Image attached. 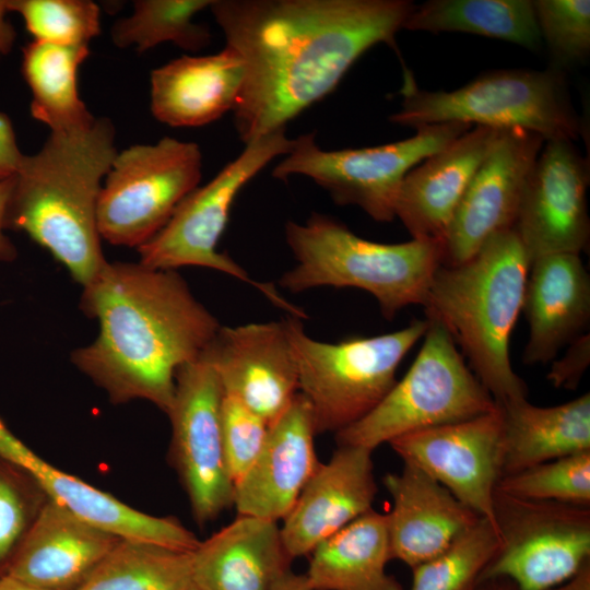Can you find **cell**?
Masks as SVG:
<instances>
[{"instance_id":"1","label":"cell","mask_w":590,"mask_h":590,"mask_svg":"<svg viewBox=\"0 0 590 590\" xmlns=\"http://www.w3.org/2000/svg\"><path fill=\"white\" fill-rule=\"evenodd\" d=\"M409 0H212L226 46L244 60L233 109L247 144L331 93L377 44L396 46L414 8Z\"/></svg>"},{"instance_id":"2","label":"cell","mask_w":590,"mask_h":590,"mask_svg":"<svg viewBox=\"0 0 590 590\" xmlns=\"http://www.w3.org/2000/svg\"><path fill=\"white\" fill-rule=\"evenodd\" d=\"M80 309L98 323L72 364L113 403L143 400L167 414L178 369L200 357L219 329L175 270L107 262L82 286Z\"/></svg>"},{"instance_id":"3","label":"cell","mask_w":590,"mask_h":590,"mask_svg":"<svg viewBox=\"0 0 590 590\" xmlns=\"http://www.w3.org/2000/svg\"><path fill=\"white\" fill-rule=\"evenodd\" d=\"M116 154L114 125L96 118L86 129L50 132L38 152L23 155L13 178L5 229L25 233L81 286L108 262L96 211Z\"/></svg>"},{"instance_id":"4","label":"cell","mask_w":590,"mask_h":590,"mask_svg":"<svg viewBox=\"0 0 590 590\" xmlns=\"http://www.w3.org/2000/svg\"><path fill=\"white\" fill-rule=\"evenodd\" d=\"M530 266L516 229L498 232L467 261L441 264L423 304L426 319L449 332L496 404L528 396L511 366L509 341Z\"/></svg>"},{"instance_id":"5","label":"cell","mask_w":590,"mask_h":590,"mask_svg":"<svg viewBox=\"0 0 590 590\" xmlns=\"http://www.w3.org/2000/svg\"><path fill=\"white\" fill-rule=\"evenodd\" d=\"M285 239L296 263L280 278L281 287L292 293L323 286L359 288L376 298L388 320L410 305L423 306L442 263V248L437 244L367 240L320 213H312L303 224L288 221Z\"/></svg>"},{"instance_id":"6","label":"cell","mask_w":590,"mask_h":590,"mask_svg":"<svg viewBox=\"0 0 590 590\" xmlns=\"http://www.w3.org/2000/svg\"><path fill=\"white\" fill-rule=\"evenodd\" d=\"M400 109L393 123L417 129L464 122L494 129H523L548 140H577L583 123L570 97L564 71L499 69L452 91H425L404 71Z\"/></svg>"},{"instance_id":"7","label":"cell","mask_w":590,"mask_h":590,"mask_svg":"<svg viewBox=\"0 0 590 590\" xmlns=\"http://www.w3.org/2000/svg\"><path fill=\"white\" fill-rule=\"evenodd\" d=\"M286 323L298 392L310 406L317 435L335 434L367 415L393 387L400 363L428 327L416 319L394 332L328 343L309 337L300 318L288 316Z\"/></svg>"},{"instance_id":"8","label":"cell","mask_w":590,"mask_h":590,"mask_svg":"<svg viewBox=\"0 0 590 590\" xmlns=\"http://www.w3.org/2000/svg\"><path fill=\"white\" fill-rule=\"evenodd\" d=\"M428 321L411 367L363 418L335 433L338 446L374 451L416 430L457 423L493 412L497 405L456 346L449 332Z\"/></svg>"},{"instance_id":"9","label":"cell","mask_w":590,"mask_h":590,"mask_svg":"<svg viewBox=\"0 0 590 590\" xmlns=\"http://www.w3.org/2000/svg\"><path fill=\"white\" fill-rule=\"evenodd\" d=\"M294 139L279 129L247 144L243 152L202 187L192 190L176 208L166 225L138 248L139 263L154 270L201 267L228 274L260 291L290 316L305 318L300 308L288 303L278 290L253 280L229 256L217 250L231 208L244 186L280 155H286Z\"/></svg>"},{"instance_id":"10","label":"cell","mask_w":590,"mask_h":590,"mask_svg":"<svg viewBox=\"0 0 590 590\" xmlns=\"http://www.w3.org/2000/svg\"><path fill=\"white\" fill-rule=\"evenodd\" d=\"M473 126L445 122L420 127L411 138L376 146L326 151L314 133L302 134L272 176L303 175L323 188L339 205L361 208L381 223L396 219V205L408 173Z\"/></svg>"},{"instance_id":"11","label":"cell","mask_w":590,"mask_h":590,"mask_svg":"<svg viewBox=\"0 0 590 590\" xmlns=\"http://www.w3.org/2000/svg\"><path fill=\"white\" fill-rule=\"evenodd\" d=\"M201 175L202 154L194 142L165 137L117 152L97 201L102 240L140 248L166 225Z\"/></svg>"},{"instance_id":"12","label":"cell","mask_w":590,"mask_h":590,"mask_svg":"<svg viewBox=\"0 0 590 590\" xmlns=\"http://www.w3.org/2000/svg\"><path fill=\"white\" fill-rule=\"evenodd\" d=\"M494 519L500 546L477 585L506 578L518 590H548L590 560V507L521 499L496 489Z\"/></svg>"},{"instance_id":"13","label":"cell","mask_w":590,"mask_h":590,"mask_svg":"<svg viewBox=\"0 0 590 590\" xmlns=\"http://www.w3.org/2000/svg\"><path fill=\"white\" fill-rule=\"evenodd\" d=\"M167 416L172 425L170 459L199 524L233 506L234 485L222 444L223 391L205 353L181 366Z\"/></svg>"},{"instance_id":"14","label":"cell","mask_w":590,"mask_h":590,"mask_svg":"<svg viewBox=\"0 0 590 590\" xmlns=\"http://www.w3.org/2000/svg\"><path fill=\"white\" fill-rule=\"evenodd\" d=\"M388 444L404 464L424 471L496 528L494 495L504 453L498 408L474 418L404 434Z\"/></svg>"},{"instance_id":"15","label":"cell","mask_w":590,"mask_h":590,"mask_svg":"<svg viewBox=\"0 0 590 590\" xmlns=\"http://www.w3.org/2000/svg\"><path fill=\"white\" fill-rule=\"evenodd\" d=\"M589 163L573 141L548 140L533 165L521 198L516 229L533 260L588 248Z\"/></svg>"},{"instance_id":"16","label":"cell","mask_w":590,"mask_h":590,"mask_svg":"<svg viewBox=\"0 0 590 590\" xmlns=\"http://www.w3.org/2000/svg\"><path fill=\"white\" fill-rule=\"evenodd\" d=\"M544 142L523 129H499L452 216L441 264L467 261L491 236L515 226L527 180Z\"/></svg>"},{"instance_id":"17","label":"cell","mask_w":590,"mask_h":590,"mask_svg":"<svg viewBox=\"0 0 590 590\" xmlns=\"http://www.w3.org/2000/svg\"><path fill=\"white\" fill-rule=\"evenodd\" d=\"M204 353L223 394L236 399L268 424L298 393V369L286 319L221 326Z\"/></svg>"},{"instance_id":"18","label":"cell","mask_w":590,"mask_h":590,"mask_svg":"<svg viewBox=\"0 0 590 590\" xmlns=\"http://www.w3.org/2000/svg\"><path fill=\"white\" fill-rule=\"evenodd\" d=\"M316 435L310 406L298 392L269 424L258 458L234 485L237 515L276 522L286 517L321 463L315 448Z\"/></svg>"},{"instance_id":"19","label":"cell","mask_w":590,"mask_h":590,"mask_svg":"<svg viewBox=\"0 0 590 590\" xmlns=\"http://www.w3.org/2000/svg\"><path fill=\"white\" fill-rule=\"evenodd\" d=\"M371 453L362 447L338 446L320 463L280 526L292 560L309 555L323 540L373 509L378 488Z\"/></svg>"},{"instance_id":"20","label":"cell","mask_w":590,"mask_h":590,"mask_svg":"<svg viewBox=\"0 0 590 590\" xmlns=\"http://www.w3.org/2000/svg\"><path fill=\"white\" fill-rule=\"evenodd\" d=\"M499 129L473 126L404 177L396 205L412 239L444 248L457 206Z\"/></svg>"},{"instance_id":"21","label":"cell","mask_w":590,"mask_h":590,"mask_svg":"<svg viewBox=\"0 0 590 590\" xmlns=\"http://www.w3.org/2000/svg\"><path fill=\"white\" fill-rule=\"evenodd\" d=\"M384 485L392 499L386 514L391 559L411 569L441 553L482 518L411 464L387 474Z\"/></svg>"},{"instance_id":"22","label":"cell","mask_w":590,"mask_h":590,"mask_svg":"<svg viewBox=\"0 0 590 590\" xmlns=\"http://www.w3.org/2000/svg\"><path fill=\"white\" fill-rule=\"evenodd\" d=\"M522 310L529 323L527 365L546 364L590 322V276L580 255L552 253L531 262Z\"/></svg>"},{"instance_id":"23","label":"cell","mask_w":590,"mask_h":590,"mask_svg":"<svg viewBox=\"0 0 590 590\" xmlns=\"http://www.w3.org/2000/svg\"><path fill=\"white\" fill-rule=\"evenodd\" d=\"M120 540L48 499L7 575L45 590H75Z\"/></svg>"},{"instance_id":"24","label":"cell","mask_w":590,"mask_h":590,"mask_svg":"<svg viewBox=\"0 0 590 590\" xmlns=\"http://www.w3.org/2000/svg\"><path fill=\"white\" fill-rule=\"evenodd\" d=\"M26 469L48 498L87 523L122 540L192 552L200 541L174 517L142 512L83 480L63 472L35 453L21 439L4 456Z\"/></svg>"},{"instance_id":"25","label":"cell","mask_w":590,"mask_h":590,"mask_svg":"<svg viewBox=\"0 0 590 590\" xmlns=\"http://www.w3.org/2000/svg\"><path fill=\"white\" fill-rule=\"evenodd\" d=\"M245 63L233 48L206 56H181L151 73V111L174 127H201L233 110Z\"/></svg>"},{"instance_id":"26","label":"cell","mask_w":590,"mask_h":590,"mask_svg":"<svg viewBox=\"0 0 590 590\" xmlns=\"http://www.w3.org/2000/svg\"><path fill=\"white\" fill-rule=\"evenodd\" d=\"M291 562L276 521L237 515L192 552V585L200 590H272Z\"/></svg>"},{"instance_id":"27","label":"cell","mask_w":590,"mask_h":590,"mask_svg":"<svg viewBox=\"0 0 590 590\" xmlns=\"http://www.w3.org/2000/svg\"><path fill=\"white\" fill-rule=\"evenodd\" d=\"M503 426V475L590 451V393L554 406L527 399L496 404Z\"/></svg>"},{"instance_id":"28","label":"cell","mask_w":590,"mask_h":590,"mask_svg":"<svg viewBox=\"0 0 590 590\" xmlns=\"http://www.w3.org/2000/svg\"><path fill=\"white\" fill-rule=\"evenodd\" d=\"M305 574L311 590H403L386 570L391 559L387 516L374 509L319 543Z\"/></svg>"},{"instance_id":"29","label":"cell","mask_w":590,"mask_h":590,"mask_svg":"<svg viewBox=\"0 0 590 590\" xmlns=\"http://www.w3.org/2000/svg\"><path fill=\"white\" fill-rule=\"evenodd\" d=\"M22 74L31 93V114L50 132L86 129L96 118L79 96L78 70L88 46L33 40L22 50Z\"/></svg>"},{"instance_id":"30","label":"cell","mask_w":590,"mask_h":590,"mask_svg":"<svg viewBox=\"0 0 590 590\" xmlns=\"http://www.w3.org/2000/svg\"><path fill=\"white\" fill-rule=\"evenodd\" d=\"M402 30L480 35L532 51L542 44L532 0H429L414 5Z\"/></svg>"},{"instance_id":"31","label":"cell","mask_w":590,"mask_h":590,"mask_svg":"<svg viewBox=\"0 0 590 590\" xmlns=\"http://www.w3.org/2000/svg\"><path fill=\"white\" fill-rule=\"evenodd\" d=\"M192 552L120 540L75 590H188Z\"/></svg>"},{"instance_id":"32","label":"cell","mask_w":590,"mask_h":590,"mask_svg":"<svg viewBox=\"0 0 590 590\" xmlns=\"http://www.w3.org/2000/svg\"><path fill=\"white\" fill-rule=\"evenodd\" d=\"M212 0H137L132 13L115 22L110 31L118 48L144 52L162 43L198 51L211 40L209 30L194 23L200 11Z\"/></svg>"},{"instance_id":"33","label":"cell","mask_w":590,"mask_h":590,"mask_svg":"<svg viewBox=\"0 0 590 590\" xmlns=\"http://www.w3.org/2000/svg\"><path fill=\"white\" fill-rule=\"evenodd\" d=\"M499 546L497 529L480 518L441 553L412 568L411 590H474Z\"/></svg>"},{"instance_id":"34","label":"cell","mask_w":590,"mask_h":590,"mask_svg":"<svg viewBox=\"0 0 590 590\" xmlns=\"http://www.w3.org/2000/svg\"><path fill=\"white\" fill-rule=\"evenodd\" d=\"M496 489L521 499L590 507V451L504 475Z\"/></svg>"},{"instance_id":"35","label":"cell","mask_w":590,"mask_h":590,"mask_svg":"<svg viewBox=\"0 0 590 590\" xmlns=\"http://www.w3.org/2000/svg\"><path fill=\"white\" fill-rule=\"evenodd\" d=\"M48 499L26 469L0 455V577L7 575Z\"/></svg>"},{"instance_id":"36","label":"cell","mask_w":590,"mask_h":590,"mask_svg":"<svg viewBox=\"0 0 590 590\" xmlns=\"http://www.w3.org/2000/svg\"><path fill=\"white\" fill-rule=\"evenodd\" d=\"M34 40L88 46L101 32L99 7L90 0H7Z\"/></svg>"},{"instance_id":"37","label":"cell","mask_w":590,"mask_h":590,"mask_svg":"<svg viewBox=\"0 0 590 590\" xmlns=\"http://www.w3.org/2000/svg\"><path fill=\"white\" fill-rule=\"evenodd\" d=\"M542 42L554 60L553 68L582 63L590 54L589 0L533 1Z\"/></svg>"},{"instance_id":"38","label":"cell","mask_w":590,"mask_h":590,"mask_svg":"<svg viewBox=\"0 0 590 590\" xmlns=\"http://www.w3.org/2000/svg\"><path fill=\"white\" fill-rule=\"evenodd\" d=\"M269 424L236 399L223 394L221 430L225 463L235 485L258 458Z\"/></svg>"},{"instance_id":"39","label":"cell","mask_w":590,"mask_h":590,"mask_svg":"<svg viewBox=\"0 0 590 590\" xmlns=\"http://www.w3.org/2000/svg\"><path fill=\"white\" fill-rule=\"evenodd\" d=\"M590 363V335L586 332L568 344L566 353L553 363L547 379L556 388L576 389Z\"/></svg>"},{"instance_id":"40","label":"cell","mask_w":590,"mask_h":590,"mask_svg":"<svg viewBox=\"0 0 590 590\" xmlns=\"http://www.w3.org/2000/svg\"><path fill=\"white\" fill-rule=\"evenodd\" d=\"M23 155L10 118L0 111V181L16 174Z\"/></svg>"},{"instance_id":"41","label":"cell","mask_w":590,"mask_h":590,"mask_svg":"<svg viewBox=\"0 0 590 590\" xmlns=\"http://www.w3.org/2000/svg\"><path fill=\"white\" fill-rule=\"evenodd\" d=\"M13 177L0 181V261L10 262L15 260L17 256L16 247L4 233V219L8 201L13 187Z\"/></svg>"},{"instance_id":"42","label":"cell","mask_w":590,"mask_h":590,"mask_svg":"<svg viewBox=\"0 0 590 590\" xmlns=\"http://www.w3.org/2000/svg\"><path fill=\"white\" fill-rule=\"evenodd\" d=\"M9 12L7 0H0V58L10 52L16 38L14 26L8 19Z\"/></svg>"},{"instance_id":"43","label":"cell","mask_w":590,"mask_h":590,"mask_svg":"<svg viewBox=\"0 0 590 590\" xmlns=\"http://www.w3.org/2000/svg\"><path fill=\"white\" fill-rule=\"evenodd\" d=\"M548 590H590V560L565 582Z\"/></svg>"},{"instance_id":"44","label":"cell","mask_w":590,"mask_h":590,"mask_svg":"<svg viewBox=\"0 0 590 590\" xmlns=\"http://www.w3.org/2000/svg\"><path fill=\"white\" fill-rule=\"evenodd\" d=\"M272 590H311L304 575L295 574L291 569L283 574L273 585Z\"/></svg>"},{"instance_id":"45","label":"cell","mask_w":590,"mask_h":590,"mask_svg":"<svg viewBox=\"0 0 590 590\" xmlns=\"http://www.w3.org/2000/svg\"><path fill=\"white\" fill-rule=\"evenodd\" d=\"M474 590H518L516 585L506 578L489 579L480 582Z\"/></svg>"},{"instance_id":"46","label":"cell","mask_w":590,"mask_h":590,"mask_svg":"<svg viewBox=\"0 0 590 590\" xmlns=\"http://www.w3.org/2000/svg\"><path fill=\"white\" fill-rule=\"evenodd\" d=\"M0 590H45L35 586L28 585L12 576L3 575L0 577Z\"/></svg>"},{"instance_id":"47","label":"cell","mask_w":590,"mask_h":590,"mask_svg":"<svg viewBox=\"0 0 590 590\" xmlns=\"http://www.w3.org/2000/svg\"><path fill=\"white\" fill-rule=\"evenodd\" d=\"M188 590H200V589H198L196 586L192 585Z\"/></svg>"}]
</instances>
